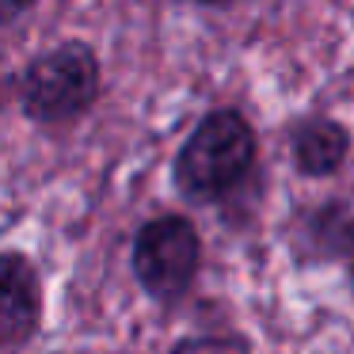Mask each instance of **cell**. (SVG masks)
Returning <instances> with one entry per match:
<instances>
[{
    "instance_id": "1",
    "label": "cell",
    "mask_w": 354,
    "mask_h": 354,
    "mask_svg": "<svg viewBox=\"0 0 354 354\" xmlns=\"http://www.w3.org/2000/svg\"><path fill=\"white\" fill-rule=\"evenodd\" d=\"M255 164V133L236 111H214L176 156V187L191 202H217L244 183Z\"/></svg>"
},
{
    "instance_id": "2",
    "label": "cell",
    "mask_w": 354,
    "mask_h": 354,
    "mask_svg": "<svg viewBox=\"0 0 354 354\" xmlns=\"http://www.w3.org/2000/svg\"><path fill=\"white\" fill-rule=\"evenodd\" d=\"M130 267L138 286L156 305H179L191 293L202 267V236L187 217L160 214L133 236Z\"/></svg>"
},
{
    "instance_id": "3",
    "label": "cell",
    "mask_w": 354,
    "mask_h": 354,
    "mask_svg": "<svg viewBox=\"0 0 354 354\" xmlns=\"http://www.w3.org/2000/svg\"><path fill=\"white\" fill-rule=\"evenodd\" d=\"M100 92V65L84 42H65V46L42 54L19 84V103L27 118L42 126H62L80 118L95 103Z\"/></svg>"
},
{
    "instance_id": "4",
    "label": "cell",
    "mask_w": 354,
    "mask_h": 354,
    "mask_svg": "<svg viewBox=\"0 0 354 354\" xmlns=\"http://www.w3.org/2000/svg\"><path fill=\"white\" fill-rule=\"evenodd\" d=\"M42 328V274L24 252H0V351L24 346Z\"/></svg>"
},
{
    "instance_id": "5",
    "label": "cell",
    "mask_w": 354,
    "mask_h": 354,
    "mask_svg": "<svg viewBox=\"0 0 354 354\" xmlns=\"http://www.w3.org/2000/svg\"><path fill=\"white\" fill-rule=\"evenodd\" d=\"M351 153V133L331 118H308L293 133V160L305 176H331Z\"/></svg>"
},
{
    "instance_id": "6",
    "label": "cell",
    "mask_w": 354,
    "mask_h": 354,
    "mask_svg": "<svg viewBox=\"0 0 354 354\" xmlns=\"http://www.w3.org/2000/svg\"><path fill=\"white\" fill-rule=\"evenodd\" d=\"M305 252L316 259H354V217L335 206L313 214L305 229Z\"/></svg>"
},
{
    "instance_id": "7",
    "label": "cell",
    "mask_w": 354,
    "mask_h": 354,
    "mask_svg": "<svg viewBox=\"0 0 354 354\" xmlns=\"http://www.w3.org/2000/svg\"><path fill=\"white\" fill-rule=\"evenodd\" d=\"M164 354H252V346L240 335H187Z\"/></svg>"
},
{
    "instance_id": "8",
    "label": "cell",
    "mask_w": 354,
    "mask_h": 354,
    "mask_svg": "<svg viewBox=\"0 0 354 354\" xmlns=\"http://www.w3.org/2000/svg\"><path fill=\"white\" fill-rule=\"evenodd\" d=\"M35 0H0V24H12V19H19L27 8H31Z\"/></svg>"
},
{
    "instance_id": "9",
    "label": "cell",
    "mask_w": 354,
    "mask_h": 354,
    "mask_svg": "<svg viewBox=\"0 0 354 354\" xmlns=\"http://www.w3.org/2000/svg\"><path fill=\"white\" fill-rule=\"evenodd\" d=\"M202 4H221V0H202Z\"/></svg>"
}]
</instances>
